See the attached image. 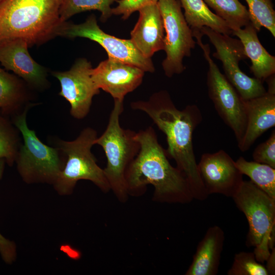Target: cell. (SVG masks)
<instances>
[{"label":"cell","mask_w":275,"mask_h":275,"mask_svg":"<svg viewBox=\"0 0 275 275\" xmlns=\"http://www.w3.org/2000/svg\"><path fill=\"white\" fill-rule=\"evenodd\" d=\"M130 107L146 114L166 135V155L175 160L176 167L185 176L194 199H207L209 195L199 173L193 144L194 131L202 120L198 106L190 104L179 109L169 92L160 90L148 100L131 102Z\"/></svg>","instance_id":"6da1fadb"},{"label":"cell","mask_w":275,"mask_h":275,"mask_svg":"<svg viewBox=\"0 0 275 275\" xmlns=\"http://www.w3.org/2000/svg\"><path fill=\"white\" fill-rule=\"evenodd\" d=\"M135 138L140 149L125 173L128 195H142L151 184L154 188V201L182 204L191 202L194 198L185 176L169 161L153 128L149 126L139 131Z\"/></svg>","instance_id":"7a4b0ae2"},{"label":"cell","mask_w":275,"mask_h":275,"mask_svg":"<svg viewBox=\"0 0 275 275\" xmlns=\"http://www.w3.org/2000/svg\"><path fill=\"white\" fill-rule=\"evenodd\" d=\"M62 0H3L0 2V42L21 38L29 46L57 36L63 23L59 10Z\"/></svg>","instance_id":"3957f363"},{"label":"cell","mask_w":275,"mask_h":275,"mask_svg":"<svg viewBox=\"0 0 275 275\" xmlns=\"http://www.w3.org/2000/svg\"><path fill=\"white\" fill-rule=\"evenodd\" d=\"M123 110V101L114 100L107 127L94 141V145L102 148L107 159L103 170L111 190L122 203L126 202L129 197L125 177L126 170L140 149V144L135 138L136 132L124 129L120 124Z\"/></svg>","instance_id":"277c9868"},{"label":"cell","mask_w":275,"mask_h":275,"mask_svg":"<svg viewBox=\"0 0 275 275\" xmlns=\"http://www.w3.org/2000/svg\"><path fill=\"white\" fill-rule=\"evenodd\" d=\"M97 138V131L87 127L75 140H60L58 142L57 147L66 157L64 166L53 184L59 194H71L77 182L80 180L92 182L103 193L111 191L103 169L98 165L91 152Z\"/></svg>","instance_id":"5b68a950"},{"label":"cell","mask_w":275,"mask_h":275,"mask_svg":"<svg viewBox=\"0 0 275 275\" xmlns=\"http://www.w3.org/2000/svg\"><path fill=\"white\" fill-rule=\"evenodd\" d=\"M29 108L15 116L13 123L21 133L23 143L18 150L15 162L17 171L26 183L53 184L63 169L66 157L58 147L43 143L26 122Z\"/></svg>","instance_id":"8992f818"},{"label":"cell","mask_w":275,"mask_h":275,"mask_svg":"<svg viewBox=\"0 0 275 275\" xmlns=\"http://www.w3.org/2000/svg\"><path fill=\"white\" fill-rule=\"evenodd\" d=\"M232 199L248 222L246 245L255 246V252L260 255H269V243L275 223V199L251 180H243Z\"/></svg>","instance_id":"52a82bcc"},{"label":"cell","mask_w":275,"mask_h":275,"mask_svg":"<svg viewBox=\"0 0 275 275\" xmlns=\"http://www.w3.org/2000/svg\"><path fill=\"white\" fill-rule=\"evenodd\" d=\"M203 36L199 32L194 33L196 43L202 49L204 57L208 63L207 74L208 96L220 118L233 131L238 145L243 139L247 124L244 100L211 59L209 45L203 43Z\"/></svg>","instance_id":"ba28073f"},{"label":"cell","mask_w":275,"mask_h":275,"mask_svg":"<svg viewBox=\"0 0 275 275\" xmlns=\"http://www.w3.org/2000/svg\"><path fill=\"white\" fill-rule=\"evenodd\" d=\"M157 5L166 33L163 50L166 56L162 67L166 76L171 77L185 70L183 59L190 56L196 41L185 19L179 0H158Z\"/></svg>","instance_id":"9c48e42d"},{"label":"cell","mask_w":275,"mask_h":275,"mask_svg":"<svg viewBox=\"0 0 275 275\" xmlns=\"http://www.w3.org/2000/svg\"><path fill=\"white\" fill-rule=\"evenodd\" d=\"M200 32L207 36L213 45L215 51L213 57L222 62L224 75L243 100L259 97L266 92L261 80L250 77L241 70L239 61L247 57L239 39L205 26Z\"/></svg>","instance_id":"30bf717a"},{"label":"cell","mask_w":275,"mask_h":275,"mask_svg":"<svg viewBox=\"0 0 275 275\" xmlns=\"http://www.w3.org/2000/svg\"><path fill=\"white\" fill-rule=\"evenodd\" d=\"M57 36L71 39L88 38L100 44L107 52L108 57L133 65L145 72L153 73L155 70L151 59L143 56L130 39L118 38L103 32L94 14L90 15L82 23L63 22L57 31Z\"/></svg>","instance_id":"8fae6325"},{"label":"cell","mask_w":275,"mask_h":275,"mask_svg":"<svg viewBox=\"0 0 275 275\" xmlns=\"http://www.w3.org/2000/svg\"><path fill=\"white\" fill-rule=\"evenodd\" d=\"M92 69L90 62L86 58H79L69 70L52 72L60 82L59 95L69 103L70 114L77 119L87 116L93 97L100 92L91 78Z\"/></svg>","instance_id":"7c38bea8"},{"label":"cell","mask_w":275,"mask_h":275,"mask_svg":"<svg viewBox=\"0 0 275 275\" xmlns=\"http://www.w3.org/2000/svg\"><path fill=\"white\" fill-rule=\"evenodd\" d=\"M198 169L209 196L218 194L232 198L243 181V174L235 161L223 150L203 154Z\"/></svg>","instance_id":"4fadbf2b"},{"label":"cell","mask_w":275,"mask_h":275,"mask_svg":"<svg viewBox=\"0 0 275 275\" xmlns=\"http://www.w3.org/2000/svg\"><path fill=\"white\" fill-rule=\"evenodd\" d=\"M145 72L114 58H108L91 70V78L99 89L109 94L114 100L123 101L125 96L142 83Z\"/></svg>","instance_id":"5bb4252c"},{"label":"cell","mask_w":275,"mask_h":275,"mask_svg":"<svg viewBox=\"0 0 275 275\" xmlns=\"http://www.w3.org/2000/svg\"><path fill=\"white\" fill-rule=\"evenodd\" d=\"M29 45L21 38L9 39L0 42V63L35 89L46 87L47 71L37 63L28 51Z\"/></svg>","instance_id":"9a60e30c"},{"label":"cell","mask_w":275,"mask_h":275,"mask_svg":"<svg viewBox=\"0 0 275 275\" xmlns=\"http://www.w3.org/2000/svg\"><path fill=\"white\" fill-rule=\"evenodd\" d=\"M139 18L130 32V40L143 56L151 59L164 50L165 32L157 3L147 5L138 11Z\"/></svg>","instance_id":"2e32d148"},{"label":"cell","mask_w":275,"mask_h":275,"mask_svg":"<svg viewBox=\"0 0 275 275\" xmlns=\"http://www.w3.org/2000/svg\"><path fill=\"white\" fill-rule=\"evenodd\" d=\"M247 117L246 130L238 145L240 151L250 149L256 140L275 126V93L266 91L259 97L244 100Z\"/></svg>","instance_id":"e0dca14e"},{"label":"cell","mask_w":275,"mask_h":275,"mask_svg":"<svg viewBox=\"0 0 275 275\" xmlns=\"http://www.w3.org/2000/svg\"><path fill=\"white\" fill-rule=\"evenodd\" d=\"M225 233L218 226L209 227L199 242L185 275H216L218 271Z\"/></svg>","instance_id":"ac0fdd59"},{"label":"cell","mask_w":275,"mask_h":275,"mask_svg":"<svg viewBox=\"0 0 275 275\" xmlns=\"http://www.w3.org/2000/svg\"><path fill=\"white\" fill-rule=\"evenodd\" d=\"M257 31L251 22L244 28L232 31V35L241 41L247 58L252 63L250 70L255 77L264 80L275 73V57L270 54L260 43Z\"/></svg>","instance_id":"d6986e66"},{"label":"cell","mask_w":275,"mask_h":275,"mask_svg":"<svg viewBox=\"0 0 275 275\" xmlns=\"http://www.w3.org/2000/svg\"><path fill=\"white\" fill-rule=\"evenodd\" d=\"M185 19L193 31L208 27L217 33L230 36L232 31L227 23L212 12L203 0H179Z\"/></svg>","instance_id":"ffe728a7"},{"label":"cell","mask_w":275,"mask_h":275,"mask_svg":"<svg viewBox=\"0 0 275 275\" xmlns=\"http://www.w3.org/2000/svg\"><path fill=\"white\" fill-rule=\"evenodd\" d=\"M26 98V89L21 80L0 67V110L2 114L17 111Z\"/></svg>","instance_id":"44dd1931"},{"label":"cell","mask_w":275,"mask_h":275,"mask_svg":"<svg viewBox=\"0 0 275 275\" xmlns=\"http://www.w3.org/2000/svg\"><path fill=\"white\" fill-rule=\"evenodd\" d=\"M235 164L243 175L269 196L275 199V169L254 161H248L240 156Z\"/></svg>","instance_id":"7402d4cb"},{"label":"cell","mask_w":275,"mask_h":275,"mask_svg":"<svg viewBox=\"0 0 275 275\" xmlns=\"http://www.w3.org/2000/svg\"><path fill=\"white\" fill-rule=\"evenodd\" d=\"M203 1L227 23L232 31L242 28L250 22L248 10L239 0Z\"/></svg>","instance_id":"603a6c76"},{"label":"cell","mask_w":275,"mask_h":275,"mask_svg":"<svg viewBox=\"0 0 275 275\" xmlns=\"http://www.w3.org/2000/svg\"><path fill=\"white\" fill-rule=\"evenodd\" d=\"M117 0H62L59 10L62 22L73 15L90 10H97L101 13L100 19L106 22L112 14V5Z\"/></svg>","instance_id":"cb8c5ba5"},{"label":"cell","mask_w":275,"mask_h":275,"mask_svg":"<svg viewBox=\"0 0 275 275\" xmlns=\"http://www.w3.org/2000/svg\"><path fill=\"white\" fill-rule=\"evenodd\" d=\"M249 6L251 23L259 32L262 26L275 37V11L271 0H244Z\"/></svg>","instance_id":"d4e9b609"},{"label":"cell","mask_w":275,"mask_h":275,"mask_svg":"<svg viewBox=\"0 0 275 275\" xmlns=\"http://www.w3.org/2000/svg\"><path fill=\"white\" fill-rule=\"evenodd\" d=\"M18 136L10 123L0 114V159L12 166L18 151Z\"/></svg>","instance_id":"484cf974"},{"label":"cell","mask_w":275,"mask_h":275,"mask_svg":"<svg viewBox=\"0 0 275 275\" xmlns=\"http://www.w3.org/2000/svg\"><path fill=\"white\" fill-rule=\"evenodd\" d=\"M228 275H268L266 267L259 263L254 253L240 252L235 254Z\"/></svg>","instance_id":"4316f807"},{"label":"cell","mask_w":275,"mask_h":275,"mask_svg":"<svg viewBox=\"0 0 275 275\" xmlns=\"http://www.w3.org/2000/svg\"><path fill=\"white\" fill-rule=\"evenodd\" d=\"M252 157L254 161L267 164L275 169V130L272 131L267 140L256 147Z\"/></svg>","instance_id":"83f0119b"},{"label":"cell","mask_w":275,"mask_h":275,"mask_svg":"<svg viewBox=\"0 0 275 275\" xmlns=\"http://www.w3.org/2000/svg\"><path fill=\"white\" fill-rule=\"evenodd\" d=\"M158 0H117L118 5L112 8V14L122 15L124 20L128 19L134 12L148 5L157 3Z\"/></svg>","instance_id":"f1b7e54d"},{"label":"cell","mask_w":275,"mask_h":275,"mask_svg":"<svg viewBox=\"0 0 275 275\" xmlns=\"http://www.w3.org/2000/svg\"><path fill=\"white\" fill-rule=\"evenodd\" d=\"M5 163L4 159H0V180L4 174ZM0 255L3 260L8 264L13 263L17 257L16 246L14 242L6 238L1 233Z\"/></svg>","instance_id":"f546056e"},{"label":"cell","mask_w":275,"mask_h":275,"mask_svg":"<svg viewBox=\"0 0 275 275\" xmlns=\"http://www.w3.org/2000/svg\"><path fill=\"white\" fill-rule=\"evenodd\" d=\"M265 80L266 81L268 86V91L267 92L271 93H275L274 74L267 78Z\"/></svg>","instance_id":"4dcf8cb0"},{"label":"cell","mask_w":275,"mask_h":275,"mask_svg":"<svg viewBox=\"0 0 275 275\" xmlns=\"http://www.w3.org/2000/svg\"><path fill=\"white\" fill-rule=\"evenodd\" d=\"M2 1H3V0H0V2H1Z\"/></svg>","instance_id":"1f68e13d"}]
</instances>
